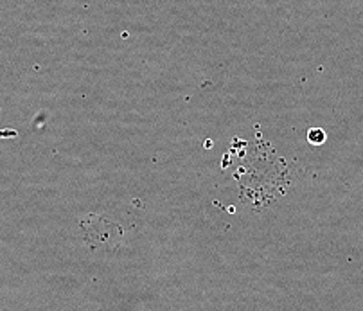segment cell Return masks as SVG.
<instances>
[{"label":"cell","mask_w":363,"mask_h":311,"mask_svg":"<svg viewBox=\"0 0 363 311\" xmlns=\"http://www.w3.org/2000/svg\"><path fill=\"white\" fill-rule=\"evenodd\" d=\"M308 138H309V143L317 144L318 146V144H322L325 141V133L320 130V128H313V130H309Z\"/></svg>","instance_id":"1"}]
</instances>
